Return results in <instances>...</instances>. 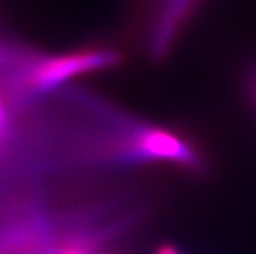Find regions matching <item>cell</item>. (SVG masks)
I'll list each match as a JSON object with an SVG mask.
<instances>
[{"label":"cell","mask_w":256,"mask_h":254,"mask_svg":"<svg viewBox=\"0 0 256 254\" xmlns=\"http://www.w3.org/2000/svg\"><path fill=\"white\" fill-rule=\"evenodd\" d=\"M0 156L31 179L103 176L169 159L196 164L180 138L78 90L54 89L5 103Z\"/></svg>","instance_id":"6da1fadb"},{"label":"cell","mask_w":256,"mask_h":254,"mask_svg":"<svg viewBox=\"0 0 256 254\" xmlns=\"http://www.w3.org/2000/svg\"><path fill=\"white\" fill-rule=\"evenodd\" d=\"M201 0H146L143 38L149 55L164 57Z\"/></svg>","instance_id":"7a4b0ae2"},{"label":"cell","mask_w":256,"mask_h":254,"mask_svg":"<svg viewBox=\"0 0 256 254\" xmlns=\"http://www.w3.org/2000/svg\"><path fill=\"white\" fill-rule=\"evenodd\" d=\"M252 84H253V92H254V97H256V72L253 74V78H252Z\"/></svg>","instance_id":"3957f363"}]
</instances>
